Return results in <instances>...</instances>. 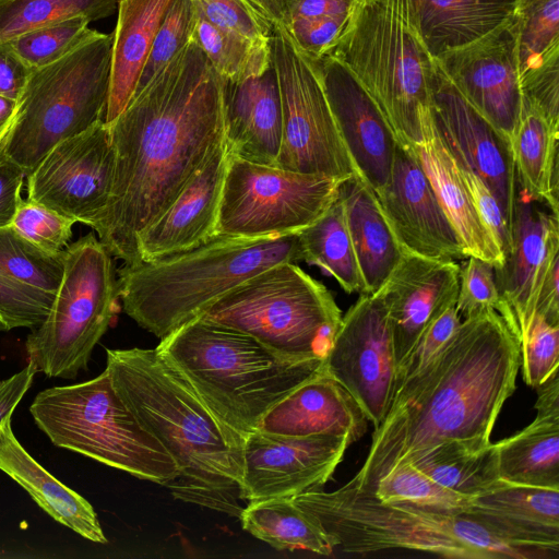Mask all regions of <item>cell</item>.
<instances>
[{
	"label": "cell",
	"mask_w": 559,
	"mask_h": 559,
	"mask_svg": "<svg viewBox=\"0 0 559 559\" xmlns=\"http://www.w3.org/2000/svg\"><path fill=\"white\" fill-rule=\"evenodd\" d=\"M373 193L404 252L442 260L465 258L412 145L397 140L389 179Z\"/></svg>",
	"instance_id": "cell-19"
},
{
	"label": "cell",
	"mask_w": 559,
	"mask_h": 559,
	"mask_svg": "<svg viewBox=\"0 0 559 559\" xmlns=\"http://www.w3.org/2000/svg\"><path fill=\"white\" fill-rule=\"evenodd\" d=\"M25 175L14 163L0 157V227L9 226L23 200L21 188Z\"/></svg>",
	"instance_id": "cell-53"
},
{
	"label": "cell",
	"mask_w": 559,
	"mask_h": 559,
	"mask_svg": "<svg viewBox=\"0 0 559 559\" xmlns=\"http://www.w3.org/2000/svg\"><path fill=\"white\" fill-rule=\"evenodd\" d=\"M226 84L192 38L107 124L114 181L92 228L111 255L139 261L140 234L225 139Z\"/></svg>",
	"instance_id": "cell-1"
},
{
	"label": "cell",
	"mask_w": 559,
	"mask_h": 559,
	"mask_svg": "<svg viewBox=\"0 0 559 559\" xmlns=\"http://www.w3.org/2000/svg\"><path fill=\"white\" fill-rule=\"evenodd\" d=\"M16 106L17 100L0 95V147L13 122Z\"/></svg>",
	"instance_id": "cell-60"
},
{
	"label": "cell",
	"mask_w": 559,
	"mask_h": 559,
	"mask_svg": "<svg viewBox=\"0 0 559 559\" xmlns=\"http://www.w3.org/2000/svg\"><path fill=\"white\" fill-rule=\"evenodd\" d=\"M273 25L286 26L283 0H249Z\"/></svg>",
	"instance_id": "cell-59"
},
{
	"label": "cell",
	"mask_w": 559,
	"mask_h": 559,
	"mask_svg": "<svg viewBox=\"0 0 559 559\" xmlns=\"http://www.w3.org/2000/svg\"><path fill=\"white\" fill-rule=\"evenodd\" d=\"M228 156L224 139L174 202L140 234L136 240L139 261L169 257L216 237Z\"/></svg>",
	"instance_id": "cell-23"
},
{
	"label": "cell",
	"mask_w": 559,
	"mask_h": 559,
	"mask_svg": "<svg viewBox=\"0 0 559 559\" xmlns=\"http://www.w3.org/2000/svg\"><path fill=\"white\" fill-rule=\"evenodd\" d=\"M85 17H73L23 33L7 43L32 69L47 66L80 45L92 32Z\"/></svg>",
	"instance_id": "cell-42"
},
{
	"label": "cell",
	"mask_w": 559,
	"mask_h": 559,
	"mask_svg": "<svg viewBox=\"0 0 559 559\" xmlns=\"http://www.w3.org/2000/svg\"><path fill=\"white\" fill-rule=\"evenodd\" d=\"M455 306L464 319L486 309H493L501 316L502 301L491 263L476 257H467L460 270Z\"/></svg>",
	"instance_id": "cell-49"
},
{
	"label": "cell",
	"mask_w": 559,
	"mask_h": 559,
	"mask_svg": "<svg viewBox=\"0 0 559 559\" xmlns=\"http://www.w3.org/2000/svg\"><path fill=\"white\" fill-rule=\"evenodd\" d=\"M465 513L504 540L537 552L542 559L559 557V489L499 479L471 498Z\"/></svg>",
	"instance_id": "cell-24"
},
{
	"label": "cell",
	"mask_w": 559,
	"mask_h": 559,
	"mask_svg": "<svg viewBox=\"0 0 559 559\" xmlns=\"http://www.w3.org/2000/svg\"><path fill=\"white\" fill-rule=\"evenodd\" d=\"M55 296L0 273V332L37 328L47 318Z\"/></svg>",
	"instance_id": "cell-46"
},
{
	"label": "cell",
	"mask_w": 559,
	"mask_h": 559,
	"mask_svg": "<svg viewBox=\"0 0 559 559\" xmlns=\"http://www.w3.org/2000/svg\"><path fill=\"white\" fill-rule=\"evenodd\" d=\"M342 62L373 98L397 140L417 145L432 123L435 59L409 21L404 0H359L325 53Z\"/></svg>",
	"instance_id": "cell-7"
},
{
	"label": "cell",
	"mask_w": 559,
	"mask_h": 559,
	"mask_svg": "<svg viewBox=\"0 0 559 559\" xmlns=\"http://www.w3.org/2000/svg\"><path fill=\"white\" fill-rule=\"evenodd\" d=\"M412 146L459 237L465 258L476 257L493 267L500 266L503 252L478 216L460 166L439 136L435 122L426 129L424 141Z\"/></svg>",
	"instance_id": "cell-27"
},
{
	"label": "cell",
	"mask_w": 559,
	"mask_h": 559,
	"mask_svg": "<svg viewBox=\"0 0 559 559\" xmlns=\"http://www.w3.org/2000/svg\"><path fill=\"white\" fill-rule=\"evenodd\" d=\"M460 270L455 260L430 259L404 252L377 290L388 310L396 366L428 323L456 301Z\"/></svg>",
	"instance_id": "cell-22"
},
{
	"label": "cell",
	"mask_w": 559,
	"mask_h": 559,
	"mask_svg": "<svg viewBox=\"0 0 559 559\" xmlns=\"http://www.w3.org/2000/svg\"><path fill=\"white\" fill-rule=\"evenodd\" d=\"M200 318L248 334L285 358L323 360L342 311L321 282L286 262L239 284Z\"/></svg>",
	"instance_id": "cell-10"
},
{
	"label": "cell",
	"mask_w": 559,
	"mask_h": 559,
	"mask_svg": "<svg viewBox=\"0 0 559 559\" xmlns=\"http://www.w3.org/2000/svg\"><path fill=\"white\" fill-rule=\"evenodd\" d=\"M271 58L283 114V134L274 166L338 179L357 175L311 61L284 25H273Z\"/></svg>",
	"instance_id": "cell-13"
},
{
	"label": "cell",
	"mask_w": 559,
	"mask_h": 559,
	"mask_svg": "<svg viewBox=\"0 0 559 559\" xmlns=\"http://www.w3.org/2000/svg\"><path fill=\"white\" fill-rule=\"evenodd\" d=\"M114 171L109 127L99 120L46 154L26 177L27 200L92 227L108 203Z\"/></svg>",
	"instance_id": "cell-15"
},
{
	"label": "cell",
	"mask_w": 559,
	"mask_h": 559,
	"mask_svg": "<svg viewBox=\"0 0 559 559\" xmlns=\"http://www.w3.org/2000/svg\"><path fill=\"white\" fill-rule=\"evenodd\" d=\"M435 60L463 97L511 143L523 104L512 17Z\"/></svg>",
	"instance_id": "cell-18"
},
{
	"label": "cell",
	"mask_w": 559,
	"mask_h": 559,
	"mask_svg": "<svg viewBox=\"0 0 559 559\" xmlns=\"http://www.w3.org/2000/svg\"><path fill=\"white\" fill-rule=\"evenodd\" d=\"M457 164L478 216L504 255L511 246L512 231L508 226L500 203L477 174L459 162Z\"/></svg>",
	"instance_id": "cell-52"
},
{
	"label": "cell",
	"mask_w": 559,
	"mask_h": 559,
	"mask_svg": "<svg viewBox=\"0 0 559 559\" xmlns=\"http://www.w3.org/2000/svg\"><path fill=\"white\" fill-rule=\"evenodd\" d=\"M559 123L523 100L511 141L518 192L558 215Z\"/></svg>",
	"instance_id": "cell-32"
},
{
	"label": "cell",
	"mask_w": 559,
	"mask_h": 559,
	"mask_svg": "<svg viewBox=\"0 0 559 559\" xmlns=\"http://www.w3.org/2000/svg\"><path fill=\"white\" fill-rule=\"evenodd\" d=\"M537 401L535 408L539 414L559 415V374L555 371L542 384L535 388Z\"/></svg>",
	"instance_id": "cell-58"
},
{
	"label": "cell",
	"mask_w": 559,
	"mask_h": 559,
	"mask_svg": "<svg viewBox=\"0 0 559 559\" xmlns=\"http://www.w3.org/2000/svg\"><path fill=\"white\" fill-rule=\"evenodd\" d=\"M520 364V338L496 310L465 318L441 352L396 388L362 466L345 485L369 493L394 467L442 440L489 445Z\"/></svg>",
	"instance_id": "cell-2"
},
{
	"label": "cell",
	"mask_w": 559,
	"mask_h": 559,
	"mask_svg": "<svg viewBox=\"0 0 559 559\" xmlns=\"http://www.w3.org/2000/svg\"><path fill=\"white\" fill-rule=\"evenodd\" d=\"M199 11L215 26L270 47L273 24L249 0H195Z\"/></svg>",
	"instance_id": "cell-45"
},
{
	"label": "cell",
	"mask_w": 559,
	"mask_h": 559,
	"mask_svg": "<svg viewBox=\"0 0 559 559\" xmlns=\"http://www.w3.org/2000/svg\"><path fill=\"white\" fill-rule=\"evenodd\" d=\"M323 368L378 428L394 396L396 360L388 310L377 292L360 294L342 317Z\"/></svg>",
	"instance_id": "cell-14"
},
{
	"label": "cell",
	"mask_w": 559,
	"mask_h": 559,
	"mask_svg": "<svg viewBox=\"0 0 559 559\" xmlns=\"http://www.w3.org/2000/svg\"><path fill=\"white\" fill-rule=\"evenodd\" d=\"M242 528L277 550L330 556L334 546L318 519L293 498L250 501L239 514Z\"/></svg>",
	"instance_id": "cell-34"
},
{
	"label": "cell",
	"mask_w": 559,
	"mask_h": 559,
	"mask_svg": "<svg viewBox=\"0 0 559 559\" xmlns=\"http://www.w3.org/2000/svg\"><path fill=\"white\" fill-rule=\"evenodd\" d=\"M408 463L440 486L468 498L486 491L500 479L492 442L476 448L447 439L420 451Z\"/></svg>",
	"instance_id": "cell-35"
},
{
	"label": "cell",
	"mask_w": 559,
	"mask_h": 559,
	"mask_svg": "<svg viewBox=\"0 0 559 559\" xmlns=\"http://www.w3.org/2000/svg\"><path fill=\"white\" fill-rule=\"evenodd\" d=\"M430 95L439 136L456 160L489 187L512 231L518 182L510 141L463 97L436 60Z\"/></svg>",
	"instance_id": "cell-17"
},
{
	"label": "cell",
	"mask_w": 559,
	"mask_h": 559,
	"mask_svg": "<svg viewBox=\"0 0 559 559\" xmlns=\"http://www.w3.org/2000/svg\"><path fill=\"white\" fill-rule=\"evenodd\" d=\"M495 447L501 480L559 489V415L537 413L528 426Z\"/></svg>",
	"instance_id": "cell-33"
},
{
	"label": "cell",
	"mask_w": 559,
	"mask_h": 559,
	"mask_svg": "<svg viewBox=\"0 0 559 559\" xmlns=\"http://www.w3.org/2000/svg\"><path fill=\"white\" fill-rule=\"evenodd\" d=\"M156 348L214 413L245 438L324 360L285 358L248 334L200 317L160 340Z\"/></svg>",
	"instance_id": "cell-5"
},
{
	"label": "cell",
	"mask_w": 559,
	"mask_h": 559,
	"mask_svg": "<svg viewBox=\"0 0 559 559\" xmlns=\"http://www.w3.org/2000/svg\"><path fill=\"white\" fill-rule=\"evenodd\" d=\"M455 302L447 306L428 323L407 355L397 364L395 390L427 366L450 341L461 324Z\"/></svg>",
	"instance_id": "cell-48"
},
{
	"label": "cell",
	"mask_w": 559,
	"mask_h": 559,
	"mask_svg": "<svg viewBox=\"0 0 559 559\" xmlns=\"http://www.w3.org/2000/svg\"><path fill=\"white\" fill-rule=\"evenodd\" d=\"M112 40V34L92 29L73 50L32 70L1 144V158L27 177L58 142L104 120Z\"/></svg>",
	"instance_id": "cell-8"
},
{
	"label": "cell",
	"mask_w": 559,
	"mask_h": 559,
	"mask_svg": "<svg viewBox=\"0 0 559 559\" xmlns=\"http://www.w3.org/2000/svg\"><path fill=\"white\" fill-rule=\"evenodd\" d=\"M313 514L334 549L367 555L388 549L425 551L464 559H542L496 535L466 513L389 503L346 485L293 498Z\"/></svg>",
	"instance_id": "cell-6"
},
{
	"label": "cell",
	"mask_w": 559,
	"mask_h": 559,
	"mask_svg": "<svg viewBox=\"0 0 559 559\" xmlns=\"http://www.w3.org/2000/svg\"><path fill=\"white\" fill-rule=\"evenodd\" d=\"M198 17L195 0L174 1L154 38L134 96L193 38Z\"/></svg>",
	"instance_id": "cell-43"
},
{
	"label": "cell",
	"mask_w": 559,
	"mask_h": 559,
	"mask_svg": "<svg viewBox=\"0 0 559 559\" xmlns=\"http://www.w3.org/2000/svg\"><path fill=\"white\" fill-rule=\"evenodd\" d=\"M301 261L298 233L216 236L187 251L118 270L122 310L159 340L199 318L221 297L274 265Z\"/></svg>",
	"instance_id": "cell-4"
},
{
	"label": "cell",
	"mask_w": 559,
	"mask_h": 559,
	"mask_svg": "<svg viewBox=\"0 0 559 559\" xmlns=\"http://www.w3.org/2000/svg\"><path fill=\"white\" fill-rule=\"evenodd\" d=\"M29 412L58 448L165 486L178 476L171 455L122 402L106 369L92 380L40 391Z\"/></svg>",
	"instance_id": "cell-9"
},
{
	"label": "cell",
	"mask_w": 559,
	"mask_h": 559,
	"mask_svg": "<svg viewBox=\"0 0 559 559\" xmlns=\"http://www.w3.org/2000/svg\"><path fill=\"white\" fill-rule=\"evenodd\" d=\"M32 70L7 43H0V95L17 100Z\"/></svg>",
	"instance_id": "cell-54"
},
{
	"label": "cell",
	"mask_w": 559,
	"mask_h": 559,
	"mask_svg": "<svg viewBox=\"0 0 559 559\" xmlns=\"http://www.w3.org/2000/svg\"><path fill=\"white\" fill-rule=\"evenodd\" d=\"M111 384L139 423L166 449L179 499L238 515L245 437L225 424L157 349H107Z\"/></svg>",
	"instance_id": "cell-3"
},
{
	"label": "cell",
	"mask_w": 559,
	"mask_h": 559,
	"mask_svg": "<svg viewBox=\"0 0 559 559\" xmlns=\"http://www.w3.org/2000/svg\"><path fill=\"white\" fill-rule=\"evenodd\" d=\"M175 0H119L104 121L112 122L134 96L154 38Z\"/></svg>",
	"instance_id": "cell-30"
},
{
	"label": "cell",
	"mask_w": 559,
	"mask_h": 559,
	"mask_svg": "<svg viewBox=\"0 0 559 559\" xmlns=\"http://www.w3.org/2000/svg\"><path fill=\"white\" fill-rule=\"evenodd\" d=\"M432 59L466 46L509 21L518 0H404Z\"/></svg>",
	"instance_id": "cell-29"
},
{
	"label": "cell",
	"mask_w": 559,
	"mask_h": 559,
	"mask_svg": "<svg viewBox=\"0 0 559 559\" xmlns=\"http://www.w3.org/2000/svg\"><path fill=\"white\" fill-rule=\"evenodd\" d=\"M521 368L525 383L536 388L559 367V324L534 313L520 336Z\"/></svg>",
	"instance_id": "cell-44"
},
{
	"label": "cell",
	"mask_w": 559,
	"mask_h": 559,
	"mask_svg": "<svg viewBox=\"0 0 559 559\" xmlns=\"http://www.w3.org/2000/svg\"><path fill=\"white\" fill-rule=\"evenodd\" d=\"M298 241L301 261L334 277L346 293L364 294L365 285L340 192L312 224L298 233Z\"/></svg>",
	"instance_id": "cell-36"
},
{
	"label": "cell",
	"mask_w": 559,
	"mask_h": 559,
	"mask_svg": "<svg viewBox=\"0 0 559 559\" xmlns=\"http://www.w3.org/2000/svg\"><path fill=\"white\" fill-rule=\"evenodd\" d=\"M344 180L229 154L216 236L266 238L299 233L330 206Z\"/></svg>",
	"instance_id": "cell-12"
},
{
	"label": "cell",
	"mask_w": 559,
	"mask_h": 559,
	"mask_svg": "<svg viewBox=\"0 0 559 559\" xmlns=\"http://www.w3.org/2000/svg\"><path fill=\"white\" fill-rule=\"evenodd\" d=\"M352 15L294 19L285 27L296 47L308 58L317 59L335 45Z\"/></svg>",
	"instance_id": "cell-50"
},
{
	"label": "cell",
	"mask_w": 559,
	"mask_h": 559,
	"mask_svg": "<svg viewBox=\"0 0 559 559\" xmlns=\"http://www.w3.org/2000/svg\"><path fill=\"white\" fill-rule=\"evenodd\" d=\"M64 271V250L49 252L36 246L12 225L0 227V273L56 294Z\"/></svg>",
	"instance_id": "cell-39"
},
{
	"label": "cell",
	"mask_w": 559,
	"mask_h": 559,
	"mask_svg": "<svg viewBox=\"0 0 559 559\" xmlns=\"http://www.w3.org/2000/svg\"><path fill=\"white\" fill-rule=\"evenodd\" d=\"M559 255L550 263L542 282L535 307V313L550 323L559 324Z\"/></svg>",
	"instance_id": "cell-57"
},
{
	"label": "cell",
	"mask_w": 559,
	"mask_h": 559,
	"mask_svg": "<svg viewBox=\"0 0 559 559\" xmlns=\"http://www.w3.org/2000/svg\"><path fill=\"white\" fill-rule=\"evenodd\" d=\"M512 21L521 79L559 52V0H518Z\"/></svg>",
	"instance_id": "cell-40"
},
{
	"label": "cell",
	"mask_w": 559,
	"mask_h": 559,
	"mask_svg": "<svg viewBox=\"0 0 559 559\" xmlns=\"http://www.w3.org/2000/svg\"><path fill=\"white\" fill-rule=\"evenodd\" d=\"M76 222L39 203L22 200L12 226L29 241L49 252H60Z\"/></svg>",
	"instance_id": "cell-47"
},
{
	"label": "cell",
	"mask_w": 559,
	"mask_h": 559,
	"mask_svg": "<svg viewBox=\"0 0 559 559\" xmlns=\"http://www.w3.org/2000/svg\"><path fill=\"white\" fill-rule=\"evenodd\" d=\"M110 252L93 233L64 250V271L51 309L27 335L25 350L37 372L74 379L118 311Z\"/></svg>",
	"instance_id": "cell-11"
},
{
	"label": "cell",
	"mask_w": 559,
	"mask_h": 559,
	"mask_svg": "<svg viewBox=\"0 0 559 559\" xmlns=\"http://www.w3.org/2000/svg\"><path fill=\"white\" fill-rule=\"evenodd\" d=\"M523 100L559 123V52L520 79Z\"/></svg>",
	"instance_id": "cell-51"
},
{
	"label": "cell",
	"mask_w": 559,
	"mask_h": 559,
	"mask_svg": "<svg viewBox=\"0 0 559 559\" xmlns=\"http://www.w3.org/2000/svg\"><path fill=\"white\" fill-rule=\"evenodd\" d=\"M308 59L319 75L357 176L377 192L391 173L397 143L393 129L373 98L342 62L330 55Z\"/></svg>",
	"instance_id": "cell-20"
},
{
	"label": "cell",
	"mask_w": 559,
	"mask_h": 559,
	"mask_svg": "<svg viewBox=\"0 0 559 559\" xmlns=\"http://www.w3.org/2000/svg\"><path fill=\"white\" fill-rule=\"evenodd\" d=\"M0 471L23 487L58 523L91 542L107 543L92 504L31 456L14 436L11 418L0 426Z\"/></svg>",
	"instance_id": "cell-28"
},
{
	"label": "cell",
	"mask_w": 559,
	"mask_h": 559,
	"mask_svg": "<svg viewBox=\"0 0 559 559\" xmlns=\"http://www.w3.org/2000/svg\"><path fill=\"white\" fill-rule=\"evenodd\" d=\"M35 369L28 362L22 370L0 382V426L11 415L31 388Z\"/></svg>",
	"instance_id": "cell-56"
},
{
	"label": "cell",
	"mask_w": 559,
	"mask_h": 559,
	"mask_svg": "<svg viewBox=\"0 0 559 559\" xmlns=\"http://www.w3.org/2000/svg\"><path fill=\"white\" fill-rule=\"evenodd\" d=\"M193 39L210 63L227 82L237 83L262 74L271 64V46L260 47L221 29L199 11Z\"/></svg>",
	"instance_id": "cell-38"
},
{
	"label": "cell",
	"mask_w": 559,
	"mask_h": 559,
	"mask_svg": "<svg viewBox=\"0 0 559 559\" xmlns=\"http://www.w3.org/2000/svg\"><path fill=\"white\" fill-rule=\"evenodd\" d=\"M347 226L362 276L364 294L376 293L401 261L397 242L373 191L353 175L338 189Z\"/></svg>",
	"instance_id": "cell-31"
},
{
	"label": "cell",
	"mask_w": 559,
	"mask_h": 559,
	"mask_svg": "<svg viewBox=\"0 0 559 559\" xmlns=\"http://www.w3.org/2000/svg\"><path fill=\"white\" fill-rule=\"evenodd\" d=\"M558 255V215L518 192L511 246L502 264L493 269L502 301L501 317L519 338L535 313L542 282Z\"/></svg>",
	"instance_id": "cell-21"
},
{
	"label": "cell",
	"mask_w": 559,
	"mask_h": 559,
	"mask_svg": "<svg viewBox=\"0 0 559 559\" xmlns=\"http://www.w3.org/2000/svg\"><path fill=\"white\" fill-rule=\"evenodd\" d=\"M283 134L280 86L273 63L260 75L227 82L225 141L229 154L274 166Z\"/></svg>",
	"instance_id": "cell-26"
},
{
	"label": "cell",
	"mask_w": 559,
	"mask_h": 559,
	"mask_svg": "<svg viewBox=\"0 0 559 559\" xmlns=\"http://www.w3.org/2000/svg\"><path fill=\"white\" fill-rule=\"evenodd\" d=\"M359 0H283L287 23L300 17L349 16ZM287 25V24H286Z\"/></svg>",
	"instance_id": "cell-55"
},
{
	"label": "cell",
	"mask_w": 559,
	"mask_h": 559,
	"mask_svg": "<svg viewBox=\"0 0 559 559\" xmlns=\"http://www.w3.org/2000/svg\"><path fill=\"white\" fill-rule=\"evenodd\" d=\"M117 4L118 0H0V43L73 17L103 20Z\"/></svg>",
	"instance_id": "cell-37"
},
{
	"label": "cell",
	"mask_w": 559,
	"mask_h": 559,
	"mask_svg": "<svg viewBox=\"0 0 559 559\" xmlns=\"http://www.w3.org/2000/svg\"><path fill=\"white\" fill-rule=\"evenodd\" d=\"M367 423L355 399L322 366L270 408L258 429L293 437L347 436L355 442L366 432Z\"/></svg>",
	"instance_id": "cell-25"
},
{
	"label": "cell",
	"mask_w": 559,
	"mask_h": 559,
	"mask_svg": "<svg viewBox=\"0 0 559 559\" xmlns=\"http://www.w3.org/2000/svg\"><path fill=\"white\" fill-rule=\"evenodd\" d=\"M353 443L347 436L293 437L255 429L243 441L239 498H294L319 490Z\"/></svg>",
	"instance_id": "cell-16"
},
{
	"label": "cell",
	"mask_w": 559,
	"mask_h": 559,
	"mask_svg": "<svg viewBox=\"0 0 559 559\" xmlns=\"http://www.w3.org/2000/svg\"><path fill=\"white\" fill-rule=\"evenodd\" d=\"M368 495L383 502L455 513H465L471 504V498L440 486L409 463L381 477Z\"/></svg>",
	"instance_id": "cell-41"
}]
</instances>
